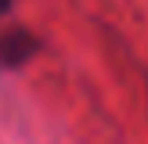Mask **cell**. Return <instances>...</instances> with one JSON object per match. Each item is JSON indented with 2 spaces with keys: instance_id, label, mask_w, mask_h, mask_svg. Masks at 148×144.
<instances>
[{
  "instance_id": "cell-1",
  "label": "cell",
  "mask_w": 148,
  "mask_h": 144,
  "mask_svg": "<svg viewBox=\"0 0 148 144\" xmlns=\"http://www.w3.org/2000/svg\"><path fill=\"white\" fill-rule=\"evenodd\" d=\"M36 54V36L29 29H7L0 33V69H18Z\"/></svg>"
},
{
  "instance_id": "cell-2",
  "label": "cell",
  "mask_w": 148,
  "mask_h": 144,
  "mask_svg": "<svg viewBox=\"0 0 148 144\" xmlns=\"http://www.w3.org/2000/svg\"><path fill=\"white\" fill-rule=\"evenodd\" d=\"M11 4H14V0H0V14H7V11H11Z\"/></svg>"
}]
</instances>
